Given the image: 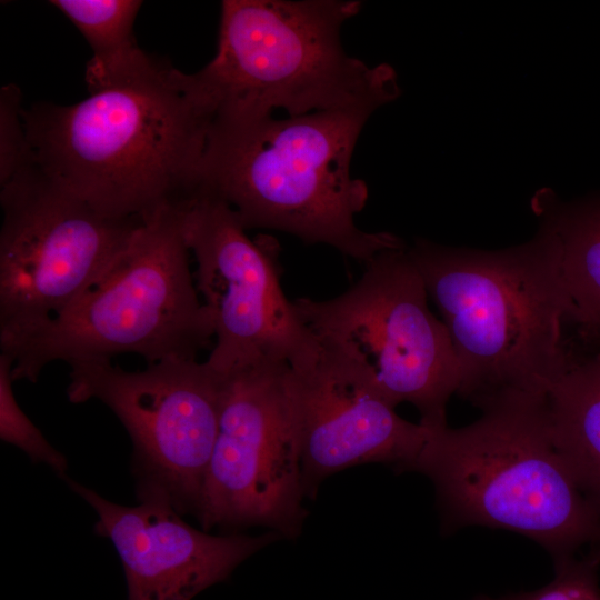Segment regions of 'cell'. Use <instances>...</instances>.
I'll return each instance as SVG.
<instances>
[{"instance_id": "obj_12", "label": "cell", "mask_w": 600, "mask_h": 600, "mask_svg": "<svg viewBox=\"0 0 600 600\" xmlns=\"http://www.w3.org/2000/svg\"><path fill=\"white\" fill-rule=\"evenodd\" d=\"M320 348L314 363L288 371L306 499H313L327 478L351 467L386 463L411 471L429 429L401 418L354 363Z\"/></svg>"}, {"instance_id": "obj_9", "label": "cell", "mask_w": 600, "mask_h": 600, "mask_svg": "<svg viewBox=\"0 0 600 600\" xmlns=\"http://www.w3.org/2000/svg\"><path fill=\"white\" fill-rule=\"evenodd\" d=\"M70 368L69 401L103 402L130 436L138 501L161 499L196 517L219 428L223 374L196 359H168L141 371L111 361Z\"/></svg>"}, {"instance_id": "obj_16", "label": "cell", "mask_w": 600, "mask_h": 600, "mask_svg": "<svg viewBox=\"0 0 600 600\" xmlns=\"http://www.w3.org/2000/svg\"><path fill=\"white\" fill-rule=\"evenodd\" d=\"M50 3L69 18L92 49L86 70L90 92L130 82L160 64L133 38V22L141 1L53 0Z\"/></svg>"}, {"instance_id": "obj_3", "label": "cell", "mask_w": 600, "mask_h": 600, "mask_svg": "<svg viewBox=\"0 0 600 600\" xmlns=\"http://www.w3.org/2000/svg\"><path fill=\"white\" fill-rule=\"evenodd\" d=\"M338 109L276 118L214 119L201 169L200 194L228 203L246 229H273L331 246L364 264L402 248L390 232L354 222L368 188L352 177L359 136L372 114Z\"/></svg>"}, {"instance_id": "obj_5", "label": "cell", "mask_w": 600, "mask_h": 600, "mask_svg": "<svg viewBox=\"0 0 600 600\" xmlns=\"http://www.w3.org/2000/svg\"><path fill=\"white\" fill-rule=\"evenodd\" d=\"M358 0H224L213 59L192 73L214 119L338 109L374 112L400 94L396 71L343 49Z\"/></svg>"}, {"instance_id": "obj_7", "label": "cell", "mask_w": 600, "mask_h": 600, "mask_svg": "<svg viewBox=\"0 0 600 600\" xmlns=\"http://www.w3.org/2000/svg\"><path fill=\"white\" fill-rule=\"evenodd\" d=\"M361 278L328 300L298 298L296 310L319 344L368 373L396 404L409 402L420 423H447L460 387L449 332L428 306L423 278L408 246L379 252Z\"/></svg>"}, {"instance_id": "obj_13", "label": "cell", "mask_w": 600, "mask_h": 600, "mask_svg": "<svg viewBox=\"0 0 600 600\" xmlns=\"http://www.w3.org/2000/svg\"><path fill=\"white\" fill-rule=\"evenodd\" d=\"M66 481L96 511L94 533L114 546L127 580L128 600H191L281 538L272 531L259 536L210 534L187 523L164 500L144 499L124 506L70 478Z\"/></svg>"}, {"instance_id": "obj_18", "label": "cell", "mask_w": 600, "mask_h": 600, "mask_svg": "<svg viewBox=\"0 0 600 600\" xmlns=\"http://www.w3.org/2000/svg\"><path fill=\"white\" fill-rule=\"evenodd\" d=\"M554 562V578L528 592L501 597L479 596L473 600H600V546L591 547L583 558L574 556Z\"/></svg>"}, {"instance_id": "obj_11", "label": "cell", "mask_w": 600, "mask_h": 600, "mask_svg": "<svg viewBox=\"0 0 600 600\" xmlns=\"http://www.w3.org/2000/svg\"><path fill=\"white\" fill-rule=\"evenodd\" d=\"M233 209L201 194L184 211V234L197 260V287L213 323L206 360L218 372L271 360L299 370L320 344L280 286L271 241H252Z\"/></svg>"}, {"instance_id": "obj_19", "label": "cell", "mask_w": 600, "mask_h": 600, "mask_svg": "<svg viewBox=\"0 0 600 600\" xmlns=\"http://www.w3.org/2000/svg\"><path fill=\"white\" fill-rule=\"evenodd\" d=\"M0 129V182L4 183L28 159L21 93L13 84L1 90Z\"/></svg>"}, {"instance_id": "obj_20", "label": "cell", "mask_w": 600, "mask_h": 600, "mask_svg": "<svg viewBox=\"0 0 600 600\" xmlns=\"http://www.w3.org/2000/svg\"><path fill=\"white\" fill-rule=\"evenodd\" d=\"M593 344H594V347H596V350H594V351H596V352L599 354V357H600V340H598V341L594 342Z\"/></svg>"}, {"instance_id": "obj_2", "label": "cell", "mask_w": 600, "mask_h": 600, "mask_svg": "<svg viewBox=\"0 0 600 600\" xmlns=\"http://www.w3.org/2000/svg\"><path fill=\"white\" fill-rule=\"evenodd\" d=\"M408 252L441 313L460 366L458 396H547L566 370L568 301L552 237L499 250L416 239Z\"/></svg>"}, {"instance_id": "obj_10", "label": "cell", "mask_w": 600, "mask_h": 600, "mask_svg": "<svg viewBox=\"0 0 600 600\" xmlns=\"http://www.w3.org/2000/svg\"><path fill=\"white\" fill-rule=\"evenodd\" d=\"M289 368L260 360L222 373L219 428L196 516L202 530L300 534L308 512Z\"/></svg>"}, {"instance_id": "obj_17", "label": "cell", "mask_w": 600, "mask_h": 600, "mask_svg": "<svg viewBox=\"0 0 600 600\" xmlns=\"http://www.w3.org/2000/svg\"><path fill=\"white\" fill-rule=\"evenodd\" d=\"M12 368V359L0 353V438L23 451L32 462L47 464L66 480L69 478L67 458L51 446L17 402Z\"/></svg>"}, {"instance_id": "obj_1", "label": "cell", "mask_w": 600, "mask_h": 600, "mask_svg": "<svg viewBox=\"0 0 600 600\" xmlns=\"http://www.w3.org/2000/svg\"><path fill=\"white\" fill-rule=\"evenodd\" d=\"M27 156L116 219H148L200 196L214 114L192 74L164 63L70 106L22 109Z\"/></svg>"}, {"instance_id": "obj_6", "label": "cell", "mask_w": 600, "mask_h": 600, "mask_svg": "<svg viewBox=\"0 0 600 600\" xmlns=\"http://www.w3.org/2000/svg\"><path fill=\"white\" fill-rule=\"evenodd\" d=\"M187 208L146 219L103 274L62 311L0 338L13 380L36 382L53 361L69 366L137 353L148 364L196 359L214 337L189 268Z\"/></svg>"}, {"instance_id": "obj_14", "label": "cell", "mask_w": 600, "mask_h": 600, "mask_svg": "<svg viewBox=\"0 0 600 600\" xmlns=\"http://www.w3.org/2000/svg\"><path fill=\"white\" fill-rule=\"evenodd\" d=\"M553 239L568 301V322L589 343L600 340V194L562 201L550 191L532 201Z\"/></svg>"}, {"instance_id": "obj_8", "label": "cell", "mask_w": 600, "mask_h": 600, "mask_svg": "<svg viewBox=\"0 0 600 600\" xmlns=\"http://www.w3.org/2000/svg\"><path fill=\"white\" fill-rule=\"evenodd\" d=\"M0 338L52 318L97 281L143 219H116L29 159L0 192Z\"/></svg>"}, {"instance_id": "obj_4", "label": "cell", "mask_w": 600, "mask_h": 600, "mask_svg": "<svg viewBox=\"0 0 600 600\" xmlns=\"http://www.w3.org/2000/svg\"><path fill=\"white\" fill-rule=\"evenodd\" d=\"M461 428H429L411 471L433 483L446 529L484 526L523 534L553 561L600 546V508L554 446L547 396L512 393Z\"/></svg>"}, {"instance_id": "obj_15", "label": "cell", "mask_w": 600, "mask_h": 600, "mask_svg": "<svg viewBox=\"0 0 600 600\" xmlns=\"http://www.w3.org/2000/svg\"><path fill=\"white\" fill-rule=\"evenodd\" d=\"M551 434L584 494L600 508V357L573 349L547 393Z\"/></svg>"}]
</instances>
